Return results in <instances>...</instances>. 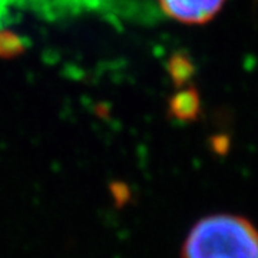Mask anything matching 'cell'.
<instances>
[{
    "label": "cell",
    "mask_w": 258,
    "mask_h": 258,
    "mask_svg": "<svg viewBox=\"0 0 258 258\" xmlns=\"http://www.w3.org/2000/svg\"><path fill=\"white\" fill-rule=\"evenodd\" d=\"M182 258H258V230L234 214H214L195 222L181 249Z\"/></svg>",
    "instance_id": "obj_1"
},
{
    "label": "cell",
    "mask_w": 258,
    "mask_h": 258,
    "mask_svg": "<svg viewBox=\"0 0 258 258\" xmlns=\"http://www.w3.org/2000/svg\"><path fill=\"white\" fill-rule=\"evenodd\" d=\"M169 18L186 25H203L218 15L225 0H158Z\"/></svg>",
    "instance_id": "obj_2"
},
{
    "label": "cell",
    "mask_w": 258,
    "mask_h": 258,
    "mask_svg": "<svg viewBox=\"0 0 258 258\" xmlns=\"http://www.w3.org/2000/svg\"><path fill=\"white\" fill-rule=\"evenodd\" d=\"M176 113L179 116H191L198 109V101L197 98H191L189 95L176 98Z\"/></svg>",
    "instance_id": "obj_3"
}]
</instances>
